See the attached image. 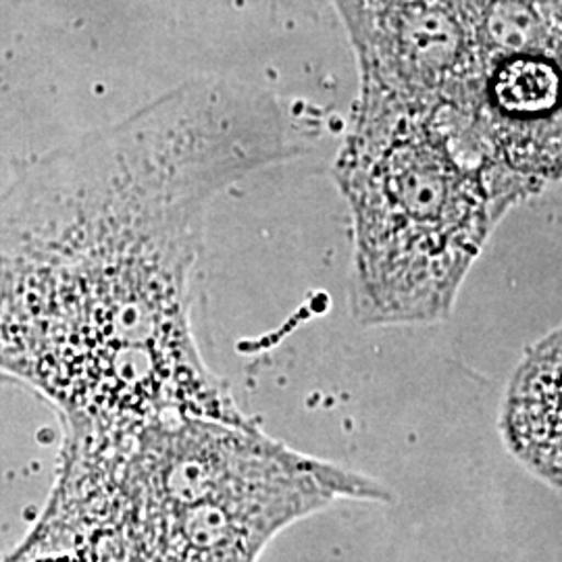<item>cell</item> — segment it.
<instances>
[{
    "label": "cell",
    "mask_w": 562,
    "mask_h": 562,
    "mask_svg": "<svg viewBox=\"0 0 562 562\" xmlns=\"http://www.w3.org/2000/svg\"><path fill=\"white\" fill-rule=\"evenodd\" d=\"M469 101L452 138L542 192L562 181V0H467Z\"/></svg>",
    "instance_id": "cell-3"
},
{
    "label": "cell",
    "mask_w": 562,
    "mask_h": 562,
    "mask_svg": "<svg viewBox=\"0 0 562 562\" xmlns=\"http://www.w3.org/2000/svg\"><path fill=\"white\" fill-rule=\"evenodd\" d=\"M302 148L276 94L201 80L32 162L0 194V375L83 436L236 422L192 336L190 278L211 202Z\"/></svg>",
    "instance_id": "cell-1"
},
{
    "label": "cell",
    "mask_w": 562,
    "mask_h": 562,
    "mask_svg": "<svg viewBox=\"0 0 562 562\" xmlns=\"http://www.w3.org/2000/svg\"><path fill=\"white\" fill-rule=\"evenodd\" d=\"M359 63L357 102L442 121L464 113L473 69L467 0H331Z\"/></svg>",
    "instance_id": "cell-4"
},
{
    "label": "cell",
    "mask_w": 562,
    "mask_h": 562,
    "mask_svg": "<svg viewBox=\"0 0 562 562\" xmlns=\"http://www.w3.org/2000/svg\"><path fill=\"white\" fill-rule=\"evenodd\" d=\"M501 431L517 461L562 492V327L519 362L504 396Z\"/></svg>",
    "instance_id": "cell-5"
},
{
    "label": "cell",
    "mask_w": 562,
    "mask_h": 562,
    "mask_svg": "<svg viewBox=\"0 0 562 562\" xmlns=\"http://www.w3.org/2000/svg\"><path fill=\"white\" fill-rule=\"evenodd\" d=\"M334 180L352 220L350 315L364 327L448 319L498 223L540 194L471 159L442 121L364 102Z\"/></svg>",
    "instance_id": "cell-2"
}]
</instances>
